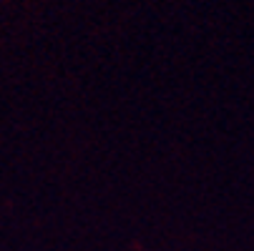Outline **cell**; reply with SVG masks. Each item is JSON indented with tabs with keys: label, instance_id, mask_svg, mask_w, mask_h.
Here are the masks:
<instances>
[]
</instances>
